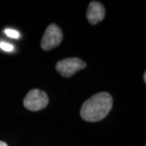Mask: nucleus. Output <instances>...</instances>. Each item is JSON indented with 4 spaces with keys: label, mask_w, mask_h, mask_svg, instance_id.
<instances>
[{
    "label": "nucleus",
    "mask_w": 146,
    "mask_h": 146,
    "mask_svg": "<svg viewBox=\"0 0 146 146\" xmlns=\"http://www.w3.org/2000/svg\"><path fill=\"white\" fill-rule=\"evenodd\" d=\"M113 106L111 95L102 92L86 100L80 110L82 119L88 122H98L103 119L109 114Z\"/></svg>",
    "instance_id": "1"
},
{
    "label": "nucleus",
    "mask_w": 146,
    "mask_h": 146,
    "mask_svg": "<svg viewBox=\"0 0 146 146\" xmlns=\"http://www.w3.org/2000/svg\"><path fill=\"white\" fill-rule=\"evenodd\" d=\"M49 102L47 94L39 89H32L24 99V106L26 109L32 111H37L44 109Z\"/></svg>",
    "instance_id": "2"
},
{
    "label": "nucleus",
    "mask_w": 146,
    "mask_h": 146,
    "mask_svg": "<svg viewBox=\"0 0 146 146\" xmlns=\"http://www.w3.org/2000/svg\"><path fill=\"white\" fill-rule=\"evenodd\" d=\"M63 41V32L55 24L47 27L42 36L41 46L44 50H50L61 44Z\"/></svg>",
    "instance_id": "3"
},
{
    "label": "nucleus",
    "mask_w": 146,
    "mask_h": 146,
    "mask_svg": "<svg viewBox=\"0 0 146 146\" xmlns=\"http://www.w3.org/2000/svg\"><path fill=\"white\" fill-rule=\"evenodd\" d=\"M86 67V63L79 58H68L58 61L56 70L64 77H70Z\"/></svg>",
    "instance_id": "4"
},
{
    "label": "nucleus",
    "mask_w": 146,
    "mask_h": 146,
    "mask_svg": "<svg viewBox=\"0 0 146 146\" xmlns=\"http://www.w3.org/2000/svg\"><path fill=\"white\" fill-rule=\"evenodd\" d=\"M105 14L106 11L104 6L99 2L93 1L89 3L86 16L91 25H96L104 19Z\"/></svg>",
    "instance_id": "5"
},
{
    "label": "nucleus",
    "mask_w": 146,
    "mask_h": 146,
    "mask_svg": "<svg viewBox=\"0 0 146 146\" xmlns=\"http://www.w3.org/2000/svg\"><path fill=\"white\" fill-rule=\"evenodd\" d=\"M5 33L7 34V36H8L9 37L11 38H19L20 37V33L18 31H16L15 29H6Z\"/></svg>",
    "instance_id": "6"
},
{
    "label": "nucleus",
    "mask_w": 146,
    "mask_h": 146,
    "mask_svg": "<svg viewBox=\"0 0 146 146\" xmlns=\"http://www.w3.org/2000/svg\"><path fill=\"white\" fill-rule=\"evenodd\" d=\"M0 48L4 51L11 52L14 50V46L10 44V43H7V42H0Z\"/></svg>",
    "instance_id": "7"
},
{
    "label": "nucleus",
    "mask_w": 146,
    "mask_h": 146,
    "mask_svg": "<svg viewBox=\"0 0 146 146\" xmlns=\"http://www.w3.org/2000/svg\"><path fill=\"white\" fill-rule=\"evenodd\" d=\"M0 146H8L7 145V143L3 142V141H0Z\"/></svg>",
    "instance_id": "8"
},
{
    "label": "nucleus",
    "mask_w": 146,
    "mask_h": 146,
    "mask_svg": "<svg viewBox=\"0 0 146 146\" xmlns=\"http://www.w3.org/2000/svg\"><path fill=\"white\" fill-rule=\"evenodd\" d=\"M144 80H145V83L146 82V73L145 72V74H144Z\"/></svg>",
    "instance_id": "9"
}]
</instances>
